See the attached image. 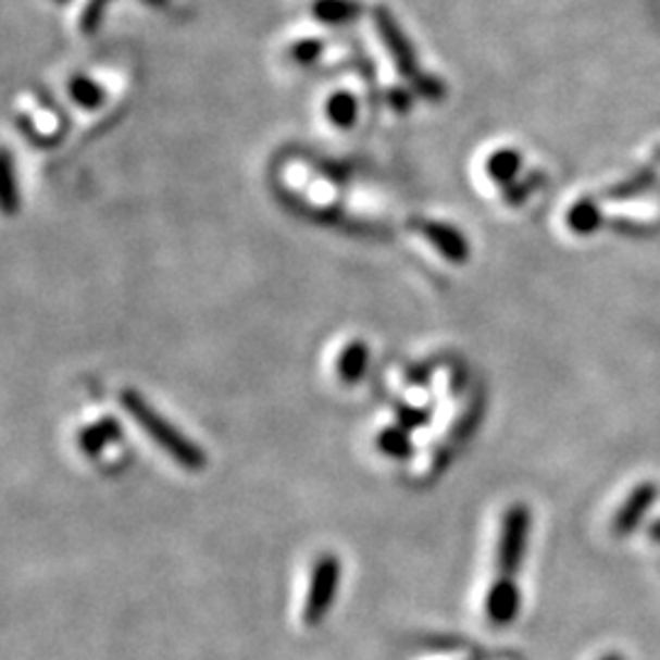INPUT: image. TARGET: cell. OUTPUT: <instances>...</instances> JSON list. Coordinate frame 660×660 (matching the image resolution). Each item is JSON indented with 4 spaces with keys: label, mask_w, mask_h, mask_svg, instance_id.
Returning <instances> with one entry per match:
<instances>
[{
    "label": "cell",
    "mask_w": 660,
    "mask_h": 660,
    "mask_svg": "<svg viewBox=\"0 0 660 660\" xmlns=\"http://www.w3.org/2000/svg\"><path fill=\"white\" fill-rule=\"evenodd\" d=\"M121 403L127 416H130L137 426H140L147 436L166 452V456H170L174 462H179L184 470L201 472L206 468V452L201 450L199 443L186 438L179 428L172 426L160 411L152 409V403L147 401L140 391L123 389Z\"/></svg>",
    "instance_id": "1"
},
{
    "label": "cell",
    "mask_w": 660,
    "mask_h": 660,
    "mask_svg": "<svg viewBox=\"0 0 660 660\" xmlns=\"http://www.w3.org/2000/svg\"><path fill=\"white\" fill-rule=\"evenodd\" d=\"M343 583V563L335 553H323L316 558L309 577V593L303 602V624L316 628L323 624V619L335 605Z\"/></svg>",
    "instance_id": "2"
},
{
    "label": "cell",
    "mask_w": 660,
    "mask_h": 660,
    "mask_svg": "<svg viewBox=\"0 0 660 660\" xmlns=\"http://www.w3.org/2000/svg\"><path fill=\"white\" fill-rule=\"evenodd\" d=\"M531 511L524 505H514L501 516V531L497 544V577L516 580L528 546Z\"/></svg>",
    "instance_id": "3"
},
{
    "label": "cell",
    "mask_w": 660,
    "mask_h": 660,
    "mask_svg": "<svg viewBox=\"0 0 660 660\" xmlns=\"http://www.w3.org/2000/svg\"><path fill=\"white\" fill-rule=\"evenodd\" d=\"M377 25H379L384 45L389 47V52L394 57V62H397L399 72L403 76L413 78V84H416L426 96H436L438 86L428 82V78L421 76V72L416 69V62H413V52H411V47L407 42V37H403V33L397 27V23H394L387 10H379V13H377Z\"/></svg>",
    "instance_id": "4"
},
{
    "label": "cell",
    "mask_w": 660,
    "mask_h": 660,
    "mask_svg": "<svg viewBox=\"0 0 660 660\" xmlns=\"http://www.w3.org/2000/svg\"><path fill=\"white\" fill-rule=\"evenodd\" d=\"M521 609V593L516 587V580H495V585L489 587L485 612L487 619L495 626H507L516 619Z\"/></svg>",
    "instance_id": "5"
},
{
    "label": "cell",
    "mask_w": 660,
    "mask_h": 660,
    "mask_svg": "<svg viewBox=\"0 0 660 660\" xmlns=\"http://www.w3.org/2000/svg\"><path fill=\"white\" fill-rule=\"evenodd\" d=\"M121 438V426L113 419H103L98 423H91V426H86L82 433H78V448H82L86 456H101L103 448L108 443H113Z\"/></svg>",
    "instance_id": "6"
},
{
    "label": "cell",
    "mask_w": 660,
    "mask_h": 660,
    "mask_svg": "<svg viewBox=\"0 0 660 660\" xmlns=\"http://www.w3.org/2000/svg\"><path fill=\"white\" fill-rule=\"evenodd\" d=\"M421 233L426 235V238L436 245V248L446 254L448 260H462L465 258V242H462L460 235L448 228V225L440 223H421Z\"/></svg>",
    "instance_id": "7"
},
{
    "label": "cell",
    "mask_w": 660,
    "mask_h": 660,
    "mask_svg": "<svg viewBox=\"0 0 660 660\" xmlns=\"http://www.w3.org/2000/svg\"><path fill=\"white\" fill-rule=\"evenodd\" d=\"M368 364V350L362 343H350L338 358V374L343 382H358Z\"/></svg>",
    "instance_id": "8"
},
{
    "label": "cell",
    "mask_w": 660,
    "mask_h": 660,
    "mask_svg": "<svg viewBox=\"0 0 660 660\" xmlns=\"http://www.w3.org/2000/svg\"><path fill=\"white\" fill-rule=\"evenodd\" d=\"M648 507H651V491H646V489L636 491L634 499L628 501V505L622 509V514L617 516V528L632 531L638 524V519L646 514Z\"/></svg>",
    "instance_id": "9"
},
{
    "label": "cell",
    "mask_w": 660,
    "mask_h": 660,
    "mask_svg": "<svg viewBox=\"0 0 660 660\" xmlns=\"http://www.w3.org/2000/svg\"><path fill=\"white\" fill-rule=\"evenodd\" d=\"M379 450L391 458H407L411 452L407 428H387L379 436Z\"/></svg>",
    "instance_id": "10"
},
{
    "label": "cell",
    "mask_w": 660,
    "mask_h": 660,
    "mask_svg": "<svg viewBox=\"0 0 660 660\" xmlns=\"http://www.w3.org/2000/svg\"><path fill=\"white\" fill-rule=\"evenodd\" d=\"M72 98L76 103H82L86 108H94L96 103H101V88H98L91 78L78 76L72 82Z\"/></svg>",
    "instance_id": "11"
},
{
    "label": "cell",
    "mask_w": 660,
    "mask_h": 660,
    "mask_svg": "<svg viewBox=\"0 0 660 660\" xmlns=\"http://www.w3.org/2000/svg\"><path fill=\"white\" fill-rule=\"evenodd\" d=\"M328 115H331L333 123L350 125L354 121V101L348 94L333 96L331 103H328Z\"/></svg>",
    "instance_id": "12"
},
{
    "label": "cell",
    "mask_w": 660,
    "mask_h": 660,
    "mask_svg": "<svg viewBox=\"0 0 660 660\" xmlns=\"http://www.w3.org/2000/svg\"><path fill=\"white\" fill-rule=\"evenodd\" d=\"M316 10H319V17H323V20H343V17H350V13H354V5L348 3V0H323Z\"/></svg>",
    "instance_id": "13"
},
{
    "label": "cell",
    "mask_w": 660,
    "mask_h": 660,
    "mask_svg": "<svg viewBox=\"0 0 660 660\" xmlns=\"http://www.w3.org/2000/svg\"><path fill=\"white\" fill-rule=\"evenodd\" d=\"M319 49H321V45L313 42V39H309V42H301V45L294 47V54L303 59V62H311V59L319 57Z\"/></svg>",
    "instance_id": "14"
},
{
    "label": "cell",
    "mask_w": 660,
    "mask_h": 660,
    "mask_svg": "<svg viewBox=\"0 0 660 660\" xmlns=\"http://www.w3.org/2000/svg\"><path fill=\"white\" fill-rule=\"evenodd\" d=\"M602 660H622L619 656H607V658H602Z\"/></svg>",
    "instance_id": "15"
}]
</instances>
